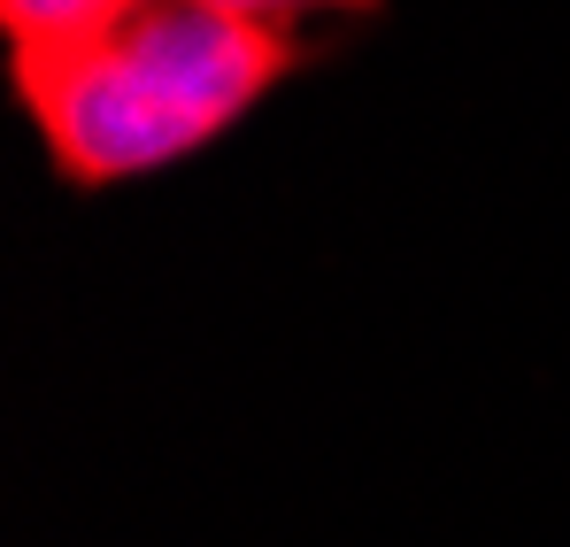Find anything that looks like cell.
<instances>
[{"label":"cell","instance_id":"obj_1","mask_svg":"<svg viewBox=\"0 0 570 547\" xmlns=\"http://www.w3.org/2000/svg\"><path fill=\"white\" fill-rule=\"evenodd\" d=\"M301 62H308L301 31L193 8V0H131L86 47L8 78L55 178L100 193L216 147Z\"/></svg>","mask_w":570,"mask_h":547},{"label":"cell","instance_id":"obj_2","mask_svg":"<svg viewBox=\"0 0 570 547\" xmlns=\"http://www.w3.org/2000/svg\"><path fill=\"white\" fill-rule=\"evenodd\" d=\"M131 0H0V39H8V70L55 62L70 47H86L94 31H108Z\"/></svg>","mask_w":570,"mask_h":547},{"label":"cell","instance_id":"obj_3","mask_svg":"<svg viewBox=\"0 0 570 547\" xmlns=\"http://www.w3.org/2000/svg\"><path fill=\"white\" fill-rule=\"evenodd\" d=\"M193 8H224V16H247V23H278V31H293L301 16H379L385 0H193Z\"/></svg>","mask_w":570,"mask_h":547}]
</instances>
